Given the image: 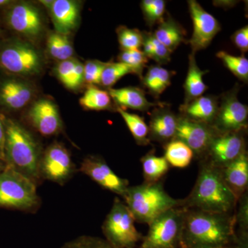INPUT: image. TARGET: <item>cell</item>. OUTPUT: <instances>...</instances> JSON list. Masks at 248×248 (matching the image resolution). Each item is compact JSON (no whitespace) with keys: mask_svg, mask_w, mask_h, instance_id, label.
I'll use <instances>...</instances> for the list:
<instances>
[{"mask_svg":"<svg viewBox=\"0 0 248 248\" xmlns=\"http://www.w3.org/2000/svg\"><path fill=\"white\" fill-rule=\"evenodd\" d=\"M239 213L236 215V224L238 223L240 234H248V194H244L239 200Z\"/></svg>","mask_w":248,"mask_h":248,"instance_id":"obj_40","label":"cell"},{"mask_svg":"<svg viewBox=\"0 0 248 248\" xmlns=\"http://www.w3.org/2000/svg\"><path fill=\"white\" fill-rule=\"evenodd\" d=\"M80 171L104 188L121 197H124L128 188V181L117 175L102 158L94 156L85 158Z\"/></svg>","mask_w":248,"mask_h":248,"instance_id":"obj_14","label":"cell"},{"mask_svg":"<svg viewBox=\"0 0 248 248\" xmlns=\"http://www.w3.org/2000/svg\"><path fill=\"white\" fill-rule=\"evenodd\" d=\"M218 134L212 125L193 122L182 115L177 116L174 139L187 145L195 156H205L210 143Z\"/></svg>","mask_w":248,"mask_h":248,"instance_id":"obj_11","label":"cell"},{"mask_svg":"<svg viewBox=\"0 0 248 248\" xmlns=\"http://www.w3.org/2000/svg\"><path fill=\"white\" fill-rule=\"evenodd\" d=\"M29 118L34 128L44 136H52L61 130L62 124L58 108L48 99L37 101L29 110Z\"/></svg>","mask_w":248,"mask_h":248,"instance_id":"obj_16","label":"cell"},{"mask_svg":"<svg viewBox=\"0 0 248 248\" xmlns=\"http://www.w3.org/2000/svg\"><path fill=\"white\" fill-rule=\"evenodd\" d=\"M32 97V89L22 81L7 79L0 84V103L11 110L22 108Z\"/></svg>","mask_w":248,"mask_h":248,"instance_id":"obj_20","label":"cell"},{"mask_svg":"<svg viewBox=\"0 0 248 248\" xmlns=\"http://www.w3.org/2000/svg\"><path fill=\"white\" fill-rule=\"evenodd\" d=\"M143 42L141 48L148 59L155 60L159 64H166L170 62L171 53L161 42L155 37L153 32L141 31Z\"/></svg>","mask_w":248,"mask_h":248,"instance_id":"obj_28","label":"cell"},{"mask_svg":"<svg viewBox=\"0 0 248 248\" xmlns=\"http://www.w3.org/2000/svg\"><path fill=\"white\" fill-rule=\"evenodd\" d=\"M50 10L52 20L57 32L67 35L78 24L79 5L71 0H55Z\"/></svg>","mask_w":248,"mask_h":248,"instance_id":"obj_19","label":"cell"},{"mask_svg":"<svg viewBox=\"0 0 248 248\" xmlns=\"http://www.w3.org/2000/svg\"><path fill=\"white\" fill-rule=\"evenodd\" d=\"M232 41L238 49L243 53L248 50V27L241 28L232 35Z\"/></svg>","mask_w":248,"mask_h":248,"instance_id":"obj_41","label":"cell"},{"mask_svg":"<svg viewBox=\"0 0 248 248\" xmlns=\"http://www.w3.org/2000/svg\"><path fill=\"white\" fill-rule=\"evenodd\" d=\"M128 74H133V71L122 62L107 63L101 77L100 84L104 87L112 89L119 80Z\"/></svg>","mask_w":248,"mask_h":248,"instance_id":"obj_34","label":"cell"},{"mask_svg":"<svg viewBox=\"0 0 248 248\" xmlns=\"http://www.w3.org/2000/svg\"><path fill=\"white\" fill-rule=\"evenodd\" d=\"M218 248H237V246H236V242H235L234 244L229 245V246H224V247H221Z\"/></svg>","mask_w":248,"mask_h":248,"instance_id":"obj_49","label":"cell"},{"mask_svg":"<svg viewBox=\"0 0 248 248\" xmlns=\"http://www.w3.org/2000/svg\"><path fill=\"white\" fill-rule=\"evenodd\" d=\"M217 2V6H223L225 5H228V7H231V6H234L235 1H215Z\"/></svg>","mask_w":248,"mask_h":248,"instance_id":"obj_45","label":"cell"},{"mask_svg":"<svg viewBox=\"0 0 248 248\" xmlns=\"http://www.w3.org/2000/svg\"><path fill=\"white\" fill-rule=\"evenodd\" d=\"M239 200L223 178L222 170L204 164L190 195L181 207L207 213L231 214Z\"/></svg>","mask_w":248,"mask_h":248,"instance_id":"obj_2","label":"cell"},{"mask_svg":"<svg viewBox=\"0 0 248 248\" xmlns=\"http://www.w3.org/2000/svg\"><path fill=\"white\" fill-rule=\"evenodd\" d=\"M110 97L117 105L122 108L141 111L149 110L152 108L159 107L163 103H152L147 99L143 89L138 87H125L122 89H110L108 91Z\"/></svg>","mask_w":248,"mask_h":248,"instance_id":"obj_21","label":"cell"},{"mask_svg":"<svg viewBox=\"0 0 248 248\" xmlns=\"http://www.w3.org/2000/svg\"><path fill=\"white\" fill-rule=\"evenodd\" d=\"M153 34L171 53L182 42H186V31L179 22L169 16L159 23V27Z\"/></svg>","mask_w":248,"mask_h":248,"instance_id":"obj_24","label":"cell"},{"mask_svg":"<svg viewBox=\"0 0 248 248\" xmlns=\"http://www.w3.org/2000/svg\"><path fill=\"white\" fill-rule=\"evenodd\" d=\"M39 203L35 182L7 167L0 172V207L29 211Z\"/></svg>","mask_w":248,"mask_h":248,"instance_id":"obj_5","label":"cell"},{"mask_svg":"<svg viewBox=\"0 0 248 248\" xmlns=\"http://www.w3.org/2000/svg\"><path fill=\"white\" fill-rule=\"evenodd\" d=\"M123 198L135 221L148 225L170 209L180 206L182 201L170 196L160 182L129 186Z\"/></svg>","mask_w":248,"mask_h":248,"instance_id":"obj_4","label":"cell"},{"mask_svg":"<svg viewBox=\"0 0 248 248\" xmlns=\"http://www.w3.org/2000/svg\"><path fill=\"white\" fill-rule=\"evenodd\" d=\"M1 115L5 129V164L36 184L40 181L42 155L38 143L16 120Z\"/></svg>","mask_w":248,"mask_h":248,"instance_id":"obj_3","label":"cell"},{"mask_svg":"<svg viewBox=\"0 0 248 248\" xmlns=\"http://www.w3.org/2000/svg\"><path fill=\"white\" fill-rule=\"evenodd\" d=\"M186 210L175 207L155 218L139 248H179Z\"/></svg>","mask_w":248,"mask_h":248,"instance_id":"obj_7","label":"cell"},{"mask_svg":"<svg viewBox=\"0 0 248 248\" xmlns=\"http://www.w3.org/2000/svg\"><path fill=\"white\" fill-rule=\"evenodd\" d=\"M194 153L187 145L179 140L173 139L165 147V159L174 167L184 169L190 164Z\"/></svg>","mask_w":248,"mask_h":248,"instance_id":"obj_26","label":"cell"},{"mask_svg":"<svg viewBox=\"0 0 248 248\" xmlns=\"http://www.w3.org/2000/svg\"><path fill=\"white\" fill-rule=\"evenodd\" d=\"M177 116L170 110L169 104L163 103L155 107L149 125L150 141L168 143L174 138L177 128Z\"/></svg>","mask_w":248,"mask_h":248,"instance_id":"obj_17","label":"cell"},{"mask_svg":"<svg viewBox=\"0 0 248 248\" xmlns=\"http://www.w3.org/2000/svg\"><path fill=\"white\" fill-rule=\"evenodd\" d=\"M119 61L131 68L133 74L137 75L141 79L143 72L146 67L148 59L141 49L122 50L119 55Z\"/></svg>","mask_w":248,"mask_h":248,"instance_id":"obj_35","label":"cell"},{"mask_svg":"<svg viewBox=\"0 0 248 248\" xmlns=\"http://www.w3.org/2000/svg\"><path fill=\"white\" fill-rule=\"evenodd\" d=\"M236 215L186 209L181 248H218L234 244Z\"/></svg>","mask_w":248,"mask_h":248,"instance_id":"obj_1","label":"cell"},{"mask_svg":"<svg viewBox=\"0 0 248 248\" xmlns=\"http://www.w3.org/2000/svg\"><path fill=\"white\" fill-rule=\"evenodd\" d=\"M141 161L145 183L159 182L169 170L170 165L164 156H156L153 153L145 155L141 158Z\"/></svg>","mask_w":248,"mask_h":248,"instance_id":"obj_27","label":"cell"},{"mask_svg":"<svg viewBox=\"0 0 248 248\" xmlns=\"http://www.w3.org/2000/svg\"><path fill=\"white\" fill-rule=\"evenodd\" d=\"M40 2L42 3L46 8L50 9L52 4H53V1H51V0H44V1H41Z\"/></svg>","mask_w":248,"mask_h":248,"instance_id":"obj_46","label":"cell"},{"mask_svg":"<svg viewBox=\"0 0 248 248\" xmlns=\"http://www.w3.org/2000/svg\"><path fill=\"white\" fill-rule=\"evenodd\" d=\"M173 74L159 65H153L148 67L146 75L142 77V84L150 94L157 99L170 86Z\"/></svg>","mask_w":248,"mask_h":248,"instance_id":"obj_25","label":"cell"},{"mask_svg":"<svg viewBox=\"0 0 248 248\" xmlns=\"http://www.w3.org/2000/svg\"><path fill=\"white\" fill-rule=\"evenodd\" d=\"M47 48L52 58L62 62L72 58L73 48L67 35L58 32L50 34L47 40Z\"/></svg>","mask_w":248,"mask_h":248,"instance_id":"obj_31","label":"cell"},{"mask_svg":"<svg viewBox=\"0 0 248 248\" xmlns=\"http://www.w3.org/2000/svg\"><path fill=\"white\" fill-rule=\"evenodd\" d=\"M6 19L13 30L27 37H37L43 28L38 10L26 3H19L11 6L6 13Z\"/></svg>","mask_w":248,"mask_h":248,"instance_id":"obj_15","label":"cell"},{"mask_svg":"<svg viewBox=\"0 0 248 248\" xmlns=\"http://www.w3.org/2000/svg\"><path fill=\"white\" fill-rule=\"evenodd\" d=\"M134 222L135 218L127 205L116 197L102 226L105 239L116 248H135L143 236Z\"/></svg>","mask_w":248,"mask_h":248,"instance_id":"obj_6","label":"cell"},{"mask_svg":"<svg viewBox=\"0 0 248 248\" xmlns=\"http://www.w3.org/2000/svg\"><path fill=\"white\" fill-rule=\"evenodd\" d=\"M84 108L92 110H108L111 106V97L107 91L94 86H90L80 99Z\"/></svg>","mask_w":248,"mask_h":248,"instance_id":"obj_30","label":"cell"},{"mask_svg":"<svg viewBox=\"0 0 248 248\" xmlns=\"http://www.w3.org/2000/svg\"><path fill=\"white\" fill-rule=\"evenodd\" d=\"M237 248H248V237L247 236H239L236 241Z\"/></svg>","mask_w":248,"mask_h":248,"instance_id":"obj_44","label":"cell"},{"mask_svg":"<svg viewBox=\"0 0 248 248\" xmlns=\"http://www.w3.org/2000/svg\"><path fill=\"white\" fill-rule=\"evenodd\" d=\"M11 1H9V0H0V8L4 7V6L11 4Z\"/></svg>","mask_w":248,"mask_h":248,"instance_id":"obj_47","label":"cell"},{"mask_svg":"<svg viewBox=\"0 0 248 248\" xmlns=\"http://www.w3.org/2000/svg\"><path fill=\"white\" fill-rule=\"evenodd\" d=\"M41 66L38 52L27 44L13 41L0 48V67L8 73L31 76L39 73Z\"/></svg>","mask_w":248,"mask_h":248,"instance_id":"obj_8","label":"cell"},{"mask_svg":"<svg viewBox=\"0 0 248 248\" xmlns=\"http://www.w3.org/2000/svg\"><path fill=\"white\" fill-rule=\"evenodd\" d=\"M141 9L147 25L154 27L164 20L166 13V1L164 0H143Z\"/></svg>","mask_w":248,"mask_h":248,"instance_id":"obj_33","label":"cell"},{"mask_svg":"<svg viewBox=\"0 0 248 248\" xmlns=\"http://www.w3.org/2000/svg\"><path fill=\"white\" fill-rule=\"evenodd\" d=\"M234 88L218 101V110L212 126L219 134L243 132L248 128V108L237 97Z\"/></svg>","mask_w":248,"mask_h":248,"instance_id":"obj_9","label":"cell"},{"mask_svg":"<svg viewBox=\"0 0 248 248\" xmlns=\"http://www.w3.org/2000/svg\"><path fill=\"white\" fill-rule=\"evenodd\" d=\"M5 168H6V164H5L4 161L0 160V172H2V171L5 169Z\"/></svg>","mask_w":248,"mask_h":248,"instance_id":"obj_48","label":"cell"},{"mask_svg":"<svg viewBox=\"0 0 248 248\" xmlns=\"http://www.w3.org/2000/svg\"><path fill=\"white\" fill-rule=\"evenodd\" d=\"M217 57L223 62L234 76L244 82L248 81V60L244 56H234L226 51H219Z\"/></svg>","mask_w":248,"mask_h":248,"instance_id":"obj_32","label":"cell"},{"mask_svg":"<svg viewBox=\"0 0 248 248\" xmlns=\"http://www.w3.org/2000/svg\"><path fill=\"white\" fill-rule=\"evenodd\" d=\"M222 170L227 185L237 200L246 193L248 184V156L247 152Z\"/></svg>","mask_w":248,"mask_h":248,"instance_id":"obj_22","label":"cell"},{"mask_svg":"<svg viewBox=\"0 0 248 248\" xmlns=\"http://www.w3.org/2000/svg\"><path fill=\"white\" fill-rule=\"evenodd\" d=\"M117 111L122 116L137 143L140 146L149 144V128L143 117L130 113L120 107L117 108Z\"/></svg>","mask_w":248,"mask_h":248,"instance_id":"obj_29","label":"cell"},{"mask_svg":"<svg viewBox=\"0 0 248 248\" xmlns=\"http://www.w3.org/2000/svg\"><path fill=\"white\" fill-rule=\"evenodd\" d=\"M74 170L71 155L61 143H53L42 155L41 177L47 180L63 185Z\"/></svg>","mask_w":248,"mask_h":248,"instance_id":"obj_12","label":"cell"},{"mask_svg":"<svg viewBox=\"0 0 248 248\" xmlns=\"http://www.w3.org/2000/svg\"><path fill=\"white\" fill-rule=\"evenodd\" d=\"M61 248H118L98 236L82 235L67 241Z\"/></svg>","mask_w":248,"mask_h":248,"instance_id":"obj_37","label":"cell"},{"mask_svg":"<svg viewBox=\"0 0 248 248\" xmlns=\"http://www.w3.org/2000/svg\"><path fill=\"white\" fill-rule=\"evenodd\" d=\"M119 43L122 50L141 49L143 37L141 31L120 27L117 31Z\"/></svg>","mask_w":248,"mask_h":248,"instance_id":"obj_36","label":"cell"},{"mask_svg":"<svg viewBox=\"0 0 248 248\" xmlns=\"http://www.w3.org/2000/svg\"><path fill=\"white\" fill-rule=\"evenodd\" d=\"M78 60L71 58L65 61L60 62L56 68L57 76L59 79L67 88H69L70 82L73 71Z\"/></svg>","mask_w":248,"mask_h":248,"instance_id":"obj_39","label":"cell"},{"mask_svg":"<svg viewBox=\"0 0 248 248\" xmlns=\"http://www.w3.org/2000/svg\"><path fill=\"white\" fill-rule=\"evenodd\" d=\"M84 81V65L81 62L78 61L76 67H75L74 71H73V76H72L71 82H70L68 89H76V88L79 87Z\"/></svg>","mask_w":248,"mask_h":248,"instance_id":"obj_42","label":"cell"},{"mask_svg":"<svg viewBox=\"0 0 248 248\" xmlns=\"http://www.w3.org/2000/svg\"><path fill=\"white\" fill-rule=\"evenodd\" d=\"M107 63L98 60H89L84 65V81L94 86L100 84L101 77Z\"/></svg>","mask_w":248,"mask_h":248,"instance_id":"obj_38","label":"cell"},{"mask_svg":"<svg viewBox=\"0 0 248 248\" xmlns=\"http://www.w3.org/2000/svg\"><path fill=\"white\" fill-rule=\"evenodd\" d=\"M218 99L215 96L202 95L181 106V115L199 123L213 125L218 110Z\"/></svg>","mask_w":248,"mask_h":248,"instance_id":"obj_18","label":"cell"},{"mask_svg":"<svg viewBox=\"0 0 248 248\" xmlns=\"http://www.w3.org/2000/svg\"><path fill=\"white\" fill-rule=\"evenodd\" d=\"M195 55V54L192 53L189 55L188 71L184 85L185 91L184 104L203 95L208 89V86L203 82V77L209 71L200 69L197 65Z\"/></svg>","mask_w":248,"mask_h":248,"instance_id":"obj_23","label":"cell"},{"mask_svg":"<svg viewBox=\"0 0 248 248\" xmlns=\"http://www.w3.org/2000/svg\"><path fill=\"white\" fill-rule=\"evenodd\" d=\"M189 11L193 22L190 43L192 53L206 48L221 30V25L213 15L205 11L195 0H189Z\"/></svg>","mask_w":248,"mask_h":248,"instance_id":"obj_13","label":"cell"},{"mask_svg":"<svg viewBox=\"0 0 248 248\" xmlns=\"http://www.w3.org/2000/svg\"><path fill=\"white\" fill-rule=\"evenodd\" d=\"M246 141L242 132L218 133L205 154L207 164L223 169L244 154Z\"/></svg>","mask_w":248,"mask_h":248,"instance_id":"obj_10","label":"cell"},{"mask_svg":"<svg viewBox=\"0 0 248 248\" xmlns=\"http://www.w3.org/2000/svg\"><path fill=\"white\" fill-rule=\"evenodd\" d=\"M5 129L0 115V160L5 162Z\"/></svg>","mask_w":248,"mask_h":248,"instance_id":"obj_43","label":"cell"}]
</instances>
